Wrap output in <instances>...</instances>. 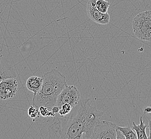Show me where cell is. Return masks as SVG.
Instances as JSON below:
<instances>
[{
    "mask_svg": "<svg viewBox=\"0 0 151 139\" xmlns=\"http://www.w3.org/2000/svg\"><path fill=\"white\" fill-rule=\"evenodd\" d=\"M28 115L32 119H37L40 116L39 109L35 105H31L28 109Z\"/></svg>",
    "mask_w": 151,
    "mask_h": 139,
    "instance_id": "7c38bea8",
    "label": "cell"
},
{
    "mask_svg": "<svg viewBox=\"0 0 151 139\" xmlns=\"http://www.w3.org/2000/svg\"><path fill=\"white\" fill-rule=\"evenodd\" d=\"M43 83V79L42 77L33 75L27 80L26 82V88L29 91L33 93V96L37 94L41 90Z\"/></svg>",
    "mask_w": 151,
    "mask_h": 139,
    "instance_id": "52a82bcc",
    "label": "cell"
},
{
    "mask_svg": "<svg viewBox=\"0 0 151 139\" xmlns=\"http://www.w3.org/2000/svg\"><path fill=\"white\" fill-rule=\"evenodd\" d=\"M43 83L41 90L33 97V105L52 110L55 105L58 97L67 85L66 78L60 71L52 69L42 76Z\"/></svg>",
    "mask_w": 151,
    "mask_h": 139,
    "instance_id": "6da1fadb",
    "label": "cell"
},
{
    "mask_svg": "<svg viewBox=\"0 0 151 139\" xmlns=\"http://www.w3.org/2000/svg\"><path fill=\"white\" fill-rule=\"evenodd\" d=\"M116 128L119 130L125 136V139H137V136L131 126H121L116 125Z\"/></svg>",
    "mask_w": 151,
    "mask_h": 139,
    "instance_id": "9c48e42d",
    "label": "cell"
},
{
    "mask_svg": "<svg viewBox=\"0 0 151 139\" xmlns=\"http://www.w3.org/2000/svg\"><path fill=\"white\" fill-rule=\"evenodd\" d=\"M39 110L40 112V116L44 118L46 117H54L57 115L55 113H53L51 110H49L47 107L41 106L39 107Z\"/></svg>",
    "mask_w": 151,
    "mask_h": 139,
    "instance_id": "8fae6325",
    "label": "cell"
},
{
    "mask_svg": "<svg viewBox=\"0 0 151 139\" xmlns=\"http://www.w3.org/2000/svg\"><path fill=\"white\" fill-rule=\"evenodd\" d=\"M1 59V58H0ZM12 77L8 73V71L0 63V82L3 79Z\"/></svg>",
    "mask_w": 151,
    "mask_h": 139,
    "instance_id": "5bb4252c",
    "label": "cell"
},
{
    "mask_svg": "<svg viewBox=\"0 0 151 139\" xmlns=\"http://www.w3.org/2000/svg\"><path fill=\"white\" fill-rule=\"evenodd\" d=\"M116 139V125L104 120H99L91 139Z\"/></svg>",
    "mask_w": 151,
    "mask_h": 139,
    "instance_id": "277c9868",
    "label": "cell"
},
{
    "mask_svg": "<svg viewBox=\"0 0 151 139\" xmlns=\"http://www.w3.org/2000/svg\"><path fill=\"white\" fill-rule=\"evenodd\" d=\"M96 0H89L87 3L86 11L88 17L96 23L107 25L110 22V15L107 13H102L96 7Z\"/></svg>",
    "mask_w": 151,
    "mask_h": 139,
    "instance_id": "5b68a950",
    "label": "cell"
},
{
    "mask_svg": "<svg viewBox=\"0 0 151 139\" xmlns=\"http://www.w3.org/2000/svg\"><path fill=\"white\" fill-rule=\"evenodd\" d=\"M147 126L145 124V123L142 120V116L140 118L139 124L136 125L134 122H133L132 126H131V128L134 130H135L137 136V139H148V137L147 135L146 132Z\"/></svg>",
    "mask_w": 151,
    "mask_h": 139,
    "instance_id": "ba28073f",
    "label": "cell"
},
{
    "mask_svg": "<svg viewBox=\"0 0 151 139\" xmlns=\"http://www.w3.org/2000/svg\"><path fill=\"white\" fill-rule=\"evenodd\" d=\"M116 139H125V136L122 132L116 128Z\"/></svg>",
    "mask_w": 151,
    "mask_h": 139,
    "instance_id": "9a60e30c",
    "label": "cell"
},
{
    "mask_svg": "<svg viewBox=\"0 0 151 139\" xmlns=\"http://www.w3.org/2000/svg\"><path fill=\"white\" fill-rule=\"evenodd\" d=\"M73 107L68 103H65L62 105L59 110L58 114L61 116H66L68 114L70 113L73 109Z\"/></svg>",
    "mask_w": 151,
    "mask_h": 139,
    "instance_id": "4fadbf2b",
    "label": "cell"
},
{
    "mask_svg": "<svg viewBox=\"0 0 151 139\" xmlns=\"http://www.w3.org/2000/svg\"><path fill=\"white\" fill-rule=\"evenodd\" d=\"M81 100V93L77 87L67 85L58 96L56 105L60 108L62 105L68 103L73 107Z\"/></svg>",
    "mask_w": 151,
    "mask_h": 139,
    "instance_id": "3957f363",
    "label": "cell"
},
{
    "mask_svg": "<svg viewBox=\"0 0 151 139\" xmlns=\"http://www.w3.org/2000/svg\"><path fill=\"white\" fill-rule=\"evenodd\" d=\"M59 110H60V107H58V106L57 105H54L53 107H52L51 111H52L53 113H55V114H58L59 112Z\"/></svg>",
    "mask_w": 151,
    "mask_h": 139,
    "instance_id": "2e32d148",
    "label": "cell"
},
{
    "mask_svg": "<svg viewBox=\"0 0 151 139\" xmlns=\"http://www.w3.org/2000/svg\"><path fill=\"white\" fill-rule=\"evenodd\" d=\"M111 6L110 3L106 0H96V7L102 13H107Z\"/></svg>",
    "mask_w": 151,
    "mask_h": 139,
    "instance_id": "30bf717a",
    "label": "cell"
},
{
    "mask_svg": "<svg viewBox=\"0 0 151 139\" xmlns=\"http://www.w3.org/2000/svg\"><path fill=\"white\" fill-rule=\"evenodd\" d=\"M149 113H151V107H146L144 109V113L147 114Z\"/></svg>",
    "mask_w": 151,
    "mask_h": 139,
    "instance_id": "e0dca14e",
    "label": "cell"
},
{
    "mask_svg": "<svg viewBox=\"0 0 151 139\" xmlns=\"http://www.w3.org/2000/svg\"><path fill=\"white\" fill-rule=\"evenodd\" d=\"M134 34L142 40L151 41V10L140 12L132 21Z\"/></svg>",
    "mask_w": 151,
    "mask_h": 139,
    "instance_id": "7a4b0ae2",
    "label": "cell"
},
{
    "mask_svg": "<svg viewBox=\"0 0 151 139\" xmlns=\"http://www.w3.org/2000/svg\"><path fill=\"white\" fill-rule=\"evenodd\" d=\"M18 81L13 77L3 79L0 82V100L12 99L18 91Z\"/></svg>",
    "mask_w": 151,
    "mask_h": 139,
    "instance_id": "8992f818",
    "label": "cell"
},
{
    "mask_svg": "<svg viewBox=\"0 0 151 139\" xmlns=\"http://www.w3.org/2000/svg\"><path fill=\"white\" fill-rule=\"evenodd\" d=\"M2 55H0V58H2Z\"/></svg>",
    "mask_w": 151,
    "mask_h": 139,
    "instance_id": "ac0fdd59",
    "label": "cell"
}]
</instances>
